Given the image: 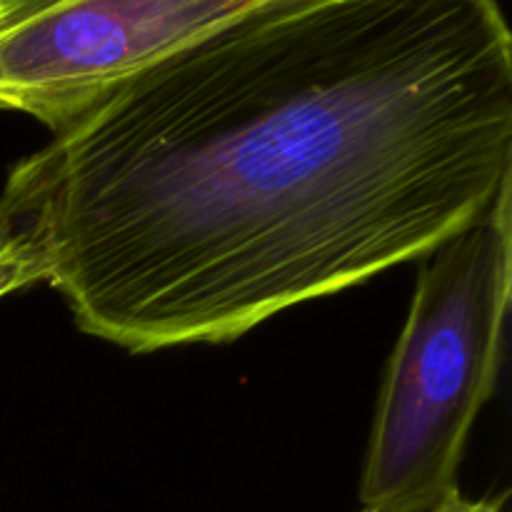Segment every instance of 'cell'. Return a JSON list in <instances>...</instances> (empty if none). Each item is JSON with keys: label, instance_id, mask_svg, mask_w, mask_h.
<instances>
[{"label": "cell", "instance_id": "7a4b0ae2", "mask_svg": "<svg viewBox=\"0 0 512 512\" xmlns=\"http://www.w3.org/2000/svg\"><path fill=\"white\" fill-rule=\"evenodd\" d=\"M510 200L512 185L423 258L375 408L360 478L365 512H428L458 493L465 445L503 358Z\"/></svg>", "mask_w": 512, "mask_h": 512}, {"label": "cell", "instance_id": "277c9868", "mask_svg": "<svg viewBox=\"0 0 512 512\" xmlns=\"http://www.w3.org/2000/svg\"><path fill=\"white\" fill-rule=\"evenodd\" d=\"M53 273L43 150L10 168L0 190V300Z\"/></svg>", "mask_w": 512, "mask_h": 512}, {"label": "cell", "instance_id": "8992f818", "mask_svg": "<svg viewBox=\"0 0 512 512\" xmlns=\"http://www.w3.org/2000/svg\"><path fill=\"white\" fill-rule=\"evenodd\" d=\"M45 3H50V0H0V23L18 18L23 13H30V10L40 8Z\"/></svg>", "mask_w": 512, "mask_h": 512}, {"label": "cell", "instance_id": "6da1fadb", "mask_svg": "<svg viewBox=\"0 0 512 512\" xmlns=\"http://www.w3.org/2000/svg\"><path fill=\"white\" fill-rule=\"evenodd\" d=\"M40 150L75 325L128 353L230 343L512 185V33L498 0H275Z\"/></svg>", "mask_w": 512, "mask_h": 512}, {"label": "cell", "instance_id": "52a82bcc", "mask_svg": "<svg viewBox=\"0 0 512 512\" xmlns=\"http://www.w3.org/2000/svg\"><path fill=\"white\" fill-rule=\"evenodd\" d=\"M363 512H365V510H363Z\"/></svg>", "mask_w": 512, "mask_h": 512}, {"label": "cell", "instance_id": "3957f363", "mask_svg": "<svg viewBox=\"0 0 512 512\" xmlns=\"http://www.w3.org/2000/svg\"><path fill=\"white\" fill-rule=\"evenodd\" d=\"M275 0H50L0 23V108L53 133L103 95Z\"/></svg>", "mask_w": 512, "mask_h": 512}, {"label": "cell", "instance_id": "5b68a950", "mask_svg": "<svg viewBox=\"0 0 512 512\" xmlns=\"http://www.w3.org/2000/svg\"><path fill=\"white\" fill-rule=\"evenodd\" d=\"M428 512H508L505 495H488V498H465L463 493H453L448 500L435 505Z\"/></svg>", "mask_w": 512, "mask_h": 512}]
</instances>
